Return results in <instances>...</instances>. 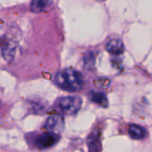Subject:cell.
<instances>
[{
	"label": "cell",
	"instance_id": "cell-1",
	"mask_svg": "<svg viewBox=\"0 0 152 152\" xmlns=\"http://www.w3.org/2000/svg\"><path fill=\"white\" fill-rule=\"evenodd\" d=\"M56 85L62 90L77 92L83 87V77L74 69H64L59 71L54 78Z\"/></svg>",
	"mask_w": 152,
	"mask_h": 152
},
{
	"label": "cell",
	"instance_id": "cell-2",
	"mask_svg": "<svg viewBox=\"0 0 152 152\" xmlns=\"http://www.w3.org/2000/svg\"><path fill=\"white\" fill-rule=\"evenodd\" d=\"M58 108L65 115H75L82 107V99L78 96H65L59 99Z\"/></svg>",
	"mask_w": 152,
	"mask_h": 152
},
{
	"label": "cell",
	"instance_id": "cell-3",
	"mask_svg": "<svg viewBox=\"0 0 152 152\" xmlns=\"http://www.w3.org/2000/svg\"><path fill=\"white\" fill-rule=\"evenodd\" d=\"M45 127L49 133H53L55 134H59L62 133L65 127V122L63 117L59 114H54L50 116L45 123Z\"/></svg>",
	"mask_w": 152,
	"mask_h": 152
},
{
	"label": "cell",
	"instance_id": "cell-4",
	"mask_svg": "<svg viewBox=\"0 0 152 152\" xmlns=\"http://www.w3.org/2000/svg\"><path fill=\"white\" fill-rule=\"evenodd\" d=\"M60 139L61 137L59 134L47 133L37 136V138L35 141V145L39 150H46L54 146L60 141Z\"/></svg>",
	"mask_w": 152,
	"mask_h": 152
},
{
	"label": "cell",
	"instance_id": "cell-5",
	"mask_svg": "<svg viewBox=\"0 0 152 152\" xmlns=\"http://www.w3.org/2000/svg\"><path fill=\"white\" fill-rule=\"evenodd\" d=\"M15 44L13 41L8 39L5 37H2L1 41V49H2V56L6 61H11L15 53Z\"/></svg>",
	"mask_w": 152,
	"mask_h": 152
},
{
	"label": "cell",
	"instance_id": "cell-6",
	"mask_svg": "<svg viewBox=\"0 0 152 152\" xmlns=\"http://www.w3.org/2000/svg\"><path fill=\"white\" fill-rule=\"evenodd\" d=\"M106 50L112 55H120L125 51V45L122 40L118 38H113L107 43Z\"/></svg>",
	"mask_w": 152,
	"mask_h": 152
},
{
	"label": "cell",
	"instance_id": "cell-7",
	"mask_svg": "<svg viewBox=\"0 0 152 152\" xmlns=\"http://www.w3.org/2000/svg\"><path fill=\"white\" fill-rule=\"evenodd\" d=\"M128 134H129V136L134 140H142L148 136L147 130L144 127L139 125H135V124L129 125Z\"/></svg>",
	"mask_w": 152,
	"mask_h": 152
},
{
	"label": "cell",
	"instance_id": "cell-8",
	"mask_svg": "<svg viewBox=\"0 0 152 152\" xmlns=\"http://www.w3.org/2000/svg\"><path fill=\"white\" fill-rule=\"evenodd\" d=\"M100 138H101V133H99V130H96L90 134L88 138L89 152L102 151V145H101Z\"/></svg>",
	"mask_w": 152,
	"mask_h": 152
},
{
	"label": "cell",
	"instance_id": "cell-9",
	"mask_svg": "<svg viewBox=\"0 0 152 152\" xmlns=\"http://www.w3.org/2000/svg\"><path fill=\"white\" fill-rule=\"evenodd\" d=\"M89 99H90V101L102 106V108H106L109 105V102H108V98H107L106 94L102 92H95V91L90 92Z\"/></svg>",
	"mask_w": 152,
	"mask_h": 152
},
{
	"label": "cell",
	"instance_id": "cell-10",
	"mask_svg": "<svg viewBox=\"0 0 152 152\" xmlns=\"http://www.w3.org/2000/svg\"><path fill=\"white\" fill-rule=\"evenodd\" d=\"M51 2L45 1V0H34L30 2V10L33 12H41L45 10L48 4H50Z\"/></svg>",
	"mask_w": 152,
	"mask_h": 152
}]
</instances>
